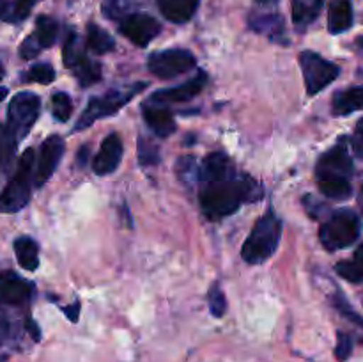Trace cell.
I'll use <instances>...</instances> for the list:
<instances>
[{"mask_svg": "<svg viewBox=\"0 0 363 362\" xmlns=\"http://www.w3.org/2000/svg\"><path fill=\"white\" fill-rule=\"evenodd\" d=\"M121 158H123V141H121L117 133L106 135L103 138L98 155L94 156L92 170L98 176H106V174L113 172L119 167Z\"/></svg>", "mask_w": 363, "mask_h": 362, "instance_id": "obj_16", "label": "cell"}, {"mask_svg": "<svg viewBox=\"0 0 363 362\" xmlns=\"http://www.w3.org/2000/svg\"><path fill=\"white\" fill-rule=\"evenodd\" d=\"M34 297V284L21 279L14 272L0 273V304L4 305H27Z\"/></svg>", "mask_w": 363, "mask_h": 362, "instance_id": "obj_14", "label": "cell"}, {"mask_svg": "<svg viewBox=\"0 0 363 362\" xmlns=\"http://www.w3.org/2000/svg\"><path fill=\"white\" fill-rule=\"evenodd\" d=\"M35 0H14L13 14H11V21H21L28 16V13L34 7Z\"/></svg>", "mask_w": 363, "mask_h": 362, "instance_id": "obj_36", "label": "cell"}, {"mask_svg": "<svg viewBox=\"0 0 363 362\" xmlns=\"http://www.w3.org/2000/svg\"><path fill=\"white\" fill-rule=\"evenodd\" d=\"M53 80H55V70H53L48 62L34 64V66L28 67L27 73L23 75V82H28V84L48 85L52 84Z\"/></svg>", "mask_w": 363, "mask_h": 362, "instance_id": "obj_29", "label": "cell"}, {"mask_svg": "<svg viewBox=\"0 0 363 362\" xmlns=\"http://www.w3.org/2000/svg\"><path fill=\"white\" fill-rule=\"evenodd\" d=\"M351 148L358 158H363V119L358 121L357 128H354V135L351 137Z\"/></svg>", "mask_w": 363, "mask_h": 362, "instance_id": "obj_37", "label": "cell"}, {"mask_svg": "<svg viewBox=\"0 0 363 362\" xmlns=\"http://www.w3.org/2000/svg\"><path fill=\"white\" fill-rule=\"evenodd\" d=\"M199 163L194 156H181L176 162V172L181 183L188 188H195L199 181Z\"/></svg>", "mask_w": 363, "mask_h": 362, "instance_id": "obj_26", "label": "cell"}, {"mask_svg": "<svg viewBox=\"0 0 363 362\" xmlns=\"http://www.w3.org/2000/svg\"><path fill=\"white\" fill-rule=\"evenodd\" d=\"M138 162L142 165H156L160 162V149L158 146L155 144L152 141H149L147 137H140L138 138Z\"/></svg>", "mask_w": 363, "mask_h": 362, "instance_id": "obj_32", "label": "cell"}, {"mask_svg": "<svg viewBox=\"0 0 363 362\" xmlns=\"http://www.w3.org/2000/svg\"><path fill=\"white\" fill-rule=\"evenodd\" d=\"M0 172H2V170H0Z\"/></svg>", "mask_w": 363, "mask_h": 362, "instance_id": "obj_46", "label": "cell"}, {"mask_svg": "<svg viewBox=\"0 0 363 362\" xmlns=\"http://www.w3.org/2000/svg\"><path fill=\"white\" fill-rule=\"evenodd\" d=\"M333 305H335V309L340 312V314L344 316V318L350 319V322L353 323L354 327H358V329H360L363 332V318L360 314H358V312L353 311V307L347 304L346 298L340 297V295H335V297H333Z\"/></svg>", "mask_w": 363, "mask_h": 362, "instance_id": "obj_34", "label": "cell"}, {"mask_svg": "<svg viewBox=\"0 0 363 362\" xmlns=\"http://www.w3.org/2000/svg\"><path fill=\"white\" fill-rule=\"evenodd\" d=\"M335 272L350 283H362L363 280V243L354 251V256L347 261L337 263Z\"/></svg>", "mask_w": 363, "mask_h": 362, "instance_id": "obj_25", "label": "cell"}, {"mask_svg": "<svg viewBox=\"0 0 363 362\" xmlns=\"http://www.w3.org/2000/svg\"><path fill=\"white\" fill-rule=\"evenodd\" d=\"M142 116H144L145 123L151 128L152 133L158 137L167 138L176 131V121H174V114L170 109H167L163 103L156 102H145L142 103Z\"/></svg>", "mask_w": 363, "mask_h": 362, "instance_id": "obj_17", "label": "cell"}, {"mask_svg": "<svg viewBox=\"0 0 363 362\" xmlns=\"http://www.w3.org/2000/svg\"><path fill=\"white\" fill-rule=\"evenodd\" d=\"M57 35H59V25L53 18L50 16H39L35 20V28L20 46V55L21 59L28 60L34 59L35 55H39V52L50 48L53 43L57 41Z\"/></svg>", "mask_w": 363, "mask_h": 362, "instance_id": "obj_12", "label": "cell"}, {"mask_svg": "<svg viewBox=\"0 0 363 362\" xmlns=\"http://www.w3.org/2000/svg\"><path fill=\"white\" fill-rule=\"evenodd\" d=\"M11 14H13V7L9 0H0V20H11Z\"/></svg>", "mask_w": 363, "mask_h": 362, "instance_id": "obj_40", "label": "cell"}, {"mask_svg": "<svg viewBox=\"0 0 363 362\" xmlns=\"http://www.w3.org/2000/svg\"><path fill=\"white\" fill-rule=\"evenodd\" d=\"M87 55L82 46L80 39H78L77 32H69L66 38V43H64V50H62V60H64V66L66 67H73L78 60H82L84 57Z\"/></svg>", "mask_w": 363, "mask_h": 362, "instance_id": "obj_28", "label": "cell"}, {"mask_svg": "<svg viewBox=\"0 0 363 362\" xmlns=\"http://www.w3.org/2000/svg\"><path fill=\"white\" fill-rule=\"evenodd\" d=\"M199 202L209 220L233 215L247 202L262 199L261 183L238 170L233 160L222 151L208 155L199 169Z\"/></svg>", "mask_w": 363, "mask_h": 362, "instance_id": "obj_1", "label": "cell"}, {"mask_svg": "<svg viewBox=\"0 0 363 362\" xmlns=\"http://www.w3.org/2000/svg\"><path fill=\"white\" fill-rule=\"evenodd\" d=\"M145 85H147L145 82H140V84H133L130 85V87L112 89V91L105 92V94L99 96V98H92L91 102H89V105L85 106L84 114L78 117L74 131L85 130V128L91 126L94 121L117 114L126 103H130L131 99H133V96H137L142 89H145Z\"/></svg>", "mask_w": 363, "mask_h": 362, "instance_id": "obj_6", "label": "cell"}, {"mask_svg": "<svg viewBox=\"0 0 363 362\" xmlns=\"http://www.w3.org/2000/svg\"><path fill=\"white\" fill-rule=\"evenodd\" d=\"M206 82H208V75L204 71H199L194 78L186 82L183 85H176V87L170 89H162V91H156L155 94L151 96V102L156 103H183V102H190L191 98L199 94L202 89L206 87Z\"/></svg>", "mask_w": 363, "mask_h": 362, "instance_id": "obj_15", "label": "cell"}, {"mask_svg": "<svg viewBox=\"0 0 363 362\" xmlns=\"http://www.w3.org/2000/svg\"><path fill=\"white\" fill-rule=\"evenodd\" d=\"M25 327H27V330H28V334L32 336V339H34V341L41 339V330H39V327L35 325L34 319L27 318V323H25Z\"/></svg>", "mask_w": 363, "mask_h": 362, "instance_id": "obj_39", "label": "cell"}, {"mask_svg": "<svg viewBox=\"0 0 363 362\" xmlns=\"http://www.w3.org/2000/svg\"><path fill=\"white\" fill-rule=\"evenodd\" d=\"M41 99L34 92H18L13 96L7 109L6 128L16 142L25 138L38 121Z\"/></svg>", "mask_w": 363, "mask_h": 362, "instance_id": "obj_7", "label": "cell"}, {"mask_svg": "<svg viewBox=\"0 0 363 362\" xmlns=\"http://www.w3.org/2000/svg\"><path fill=\"white\" fill-rule=\"evenodd\" d=\"M280 236H282V222L269 209L257 220L254 229L250 231L243 247H241V256L250 265H261L275 254L280 243Z\"/></svg>", "mask_w": 363, "mask_h": 362, "instance_id": "obj_3", "label": "cell"}, {"mask_svg": "<svg viewBox=\"0 0 363 362\" xmlns=\"http://www.w3.org/2000/svg\"><path fill=\"white\" fill-rule=\"evenodd\" d=\"M4 78V67H2V64H0V80H2Z\"/></svg>", "mask_w": 363, "mask_h": 362, "instance_id": "obj_45", "label": "cell"}, {"mask_svg": "<svg viewBox=\"0 0 363 362\" xmlns=\"http://www.w3.org/2000/svg\"><path fill=\"white\" fill-rule=\"evenodd\" d=\"M7 96V89L6 87H0V102Z\"/></svg>", "mask_w": 363, "mask_h": 362, "instance_id": "obj_43", "label": "cell"}, {"mask_svg": "<svg viewBox=\"0 0 363 362\" xmlns=\"http://www.w3.org/2000/svg\"><path fill=\"white\" fill-rule=\"evenodd\" d=\"M16 146L18 142L11 137L6 124L0 123V170L7 169L14 156V151H16Z\"/></svg>", "mask_w": 363, "mask_h": 362, "instance_id": "obj_31", "label": "cell"}, {"mask_svg": "<svg viewBox=\"0 0 363 362\" xmlns=\"http://www.w3.org/2000/svg\"><path fill=\"white\" fill-rule=\"evenodd\" d=\"M208 302H209V309H211V314L216 316V318H222L227 311V298L223 295V291L220 290L218 284H213L209 287L208 293Z\"/></svg>", "mask_w": 363, "mask_h": 362, "instance_id": "obj_33", "label": "cell"}, {"mask_svg": "<svg viewBox=\"0 0 363 362\" xmlns=\"http://www.w3.org/2000/svg\"><path fill=\"white\" fill-rule=\"evenodd\" d=\"M52 114L60 123H66L69 119L71 114H73V102H71V96L67 92L59 91L52 96Z\"/></svg>", "mask_w": 363, "mask_h": 362, "instance_id": "obj_30", "label": "cell"}, {"mask_svg": "<svg viewBox=\"0 0 363 362\" xmlns=\"http://www.w3.org/2000/svg\"><path fill=\"white\" fill-rule=\"evenodd\" d=\"M353 25V6L350 0H333L328 11V31L342 34Z\"/></svg>", "mask_w": 363, "mask_h": 362, "instance_id": "obj_19", "label": "cell"}, {"mask_svg": "<svg viewBox=\"0 0 363 362\" xmlns=\"http://www.w3.org/2000/svg\"><path fill=\"white\" fill-rule=\"evenodd\" d=\"M71 71H73L74 78H77L82 87H91L92 84L101 80V64L96 62V60H91L87 55L82 60H78L71 67Z\"/></svg>", "mask_w": 363, "mask_h": 362, "instance_id": "obj_23", "label": "cell"}, {"mask_svg": "<svg viewBox=\"0 0 363 362\" xmlns=\"http://www.w3.org/2000/svg\"><path fill=\"white\" fill-rule=\"evenodd\" d=\"M62 155H64L62 137H59V135H50L48 138L43 141L41 148H39L38 163H35V176H34L35 187H43V185L50 180V176L55 172Z\"/></svg>", "mask_w": 363, "mask_h": 362, "instance_id": "obj_13", "label": "cell"}, {"mask_svg": "<svg viewBox=\"0 0 363 362\" xmlns=\"http://www.w3.org/2000/svg\"><path fill=\"white\" fill-rule=\"evenodd\" d=\"M11 329H13V327H11L9 318L6 316V312L0 311V344H4L7 339H9Z\"/></svg>", "mask_w": 363, "mask_h": 362, "instance_id": "obj_38", "label": "cell"}, {"mask_svg": "<svg viewBox=\"0 0 363 362\" xmlns=\"http://www.w3.org/2000/svg\"><path fill=\"white\" fill-rule=\"evenodd\" d=\"M353 158L347 148V141L342 138L318 160L315 180L319 190L330 199H347L353 192Z\"/></svg>", "mask_w": 363, "mask_h": 362, "instance_id": "obj_2", "label": "cell"}, {"mask_svg": "<svg viewBox=\"0 0 363 362\" xmlns=\"http://www.w3.org/2000/svg\"><path fill=\"white\" fill-rule=\"evenodd\" d=\"M280 0H254V13L250 14V25L252 31L257 34L266 35L272 41H282L286 43V27H284V20L279 13H277V6Z\"/></svg>", "mask_w": 363, "mask_h": 362, "instance_id": "obj_10", "label": "cell"}, {"mask_svg": "<svg viewBox=\"0 0 363 362\" xmlns=\"http://www.w3.org/2000/svg\"><path fill=\"white\" fill-rule=\"evenodd\" d=\"M351 353H353V337L346 332H337L335 357L339 361H347Z\"/></svg>", "mask_w": 363, "mask_h": 362, "instance_id": "obj_35", "label": "cell"}, {"mask_svg": "<svg viewBox=\"0 0 363 362\" xmlns=\"http://www.w3.org/2000/svg\"><path fill=\"white\" fill-rule=\"evenodd\" d=\"M300 66L303 71L305 87L311 96L318 94L323 89L328 87L333 80L340 75V67L330 62L325 57L315 52H301Z\"/></svg>", "mask_w": 363, "mask_h": 362, "instance_id": "obj_9", "label": "cell"}, {"mask_svg": "<svg viewBox=\"0 0 363 362\" xmlns=\"http://www.w3.org/2000/svg\"><path fill=\"white\" fill-rule=\"evenodd\" d=\"M64 312H66V316L71 319V322H78V312H80V302H74L73 305H67V307L64 309Z\"/></svg>", "mask_w": 363, "mask_h": 362, "instance_id": "obj_41", "label": "cell"}, {"mask_svg": "<svg viewBox=\"0 0 363 362\" xmlns=\"http://www.w3.org/2000/svg\"><path fill=\"white\" fill-rule=\"evenodd\" d=\"M195 66H197V59L190 50L184 48L160 50V52L151 53L147 59L149 71L163 80L179 77V75L194 70Z\"/></svg>", "mask_w": 363, "mask_h": 362, "instance_id": "obj_8", "label": "cell"}, {"mask_svg": "<svg viewBox=\"0 0 363 362\" xmlns=\"http://www.w3.org/2000/svg\"><path fill=\"white\" fill-rule=\"evenodd\" d=\"M156 2L167 20L174 23H184L191 20L201 0H156Z\"/></svg>", "mask_w": 363, "mask_h": 362, "instance_id": "obj_18", "label": "cell"}, {"mask_svg": "<svg viewBox=\"0 0 363 362\" xmlns=\"http://www.w3.org/2000/svg\"><path fill=\"white\" fill-rule=\"evenodd\" d=\"M362 220L353 209H337L319 229V240L326 251H340L360 238Z\"/></svg>", "mask_w": 363, "mask_h": 362, "instance_id": "obj_4", "label": "cell"}, {"mask_svg": "<svg viewBox=\"0 0 363 362\" xmlns=\"http://www.w3.org/2000/svg\"><path fill=\"white\" fill-rule=\"evenodd\" d=\"M32 174H34V149L28 148L21 155L13 177L0 194V212L16 213L25 208L30 199L32 190Z\"/></svg>", "mask_w": 363, "mask_h": 362, "instance_id": "obj_5", "label": "cell"}, {"mask_svg": "<svg viewBox=\"0 0 363 362\" xmlns=\"http://www.w3.org/2000/svg\"><path fill=\"white\" fill-rule=\"evenodd\" d=\"M87 153H89V146H84V148H80V151H78V156H77V163L78 165H85V160H87Z\"/></svg>", "mask_w": 363, "mask_h": 362, "instance_id": "obj_42", "label": "cell"}, {"mask_svg": "<svg viewBox=\"0 0 363 362\" xmlns=\"http://www.w3.org/2000/svg\"><path fill=\"white\" fill-rule=\"evenodd\" d=\"M119 32L137 46H147L162 32V25L156 18L145 13H131L121 20Z\"/></svg>", "mask_w": 363, "mask_h": 362, "instance_id": "obj_11", "label": "cell"}, {"mask_svg": "<svg viewBox=\"0 0 363 362\" xmlns=\"http://www.w3.org/2000/svg\"><path fill=\"white\" fill-rule=\"evenodd\" d=\"M357 110H363V87L344 89L333 96V114L335 116H350Z\"/></svg>", "mask_w": 363, "mask_h": 362, "instance_id": "obj_20", "label": "cell"}, {"mask_svg": "<svg viewBox=\"0 0 363 362\" xmlns=\"http://www.w3.org/2000/svg\"><path fill=\"white\" fill-rule=\"evenodd\" d=\"M87 46L91 52L103 55V53H108L116 48V41H113L112 35L101 28L96 23L87 25Z\"/></svg>", "mask_w": 363, "mask_h": 362, "instance_id": "obj_24", "label": "cell"}, {"mask_svg": "<svg viewBox=\"0 0 363 362\" xmlns=\"http://www.w3.org/2000/svg\"><path fill=\"white\" fill-rule=\"evenodd\" d=\"M137 0H103L101 11L108 20H124L133 13Z\"/></svg>", "mask_w": 363, "mask_h": 362, "instance_id": "obj_27", "label": "cell"}, {"mask_svg": "<svg viewBox=\"0 0 363 362\" xmlns=\"http://www.w3.org/2000/svg\"><path fill=\"white\" fill-rule=\"evenodd\" d=\"M14 252H16V259L20 266L25 270H35L39 266V248L32 238L21 236L14 241Z\"/></svg>", "mask_w": 363, "mask_h": 362, "instance_id": "obj_22", "label": "cell"}, {"mask_svg": "<svg viewBox=\"0 0 363 362\" xmlns=\"http://www.w3.org/2000/svg\"><path fill=\"white\" fill-rule=\"evenodd\" d=\"M323 0H293V21L298 28H305L318 20Z\"/></svg>", "mask_w": 363, "mask_h": 362, "instance_id": "obj_21", "label": "cell"}, {"mask_svg": "<svg viewBox=\"0 0 363 362\" xmlns=\"http://www.w3.org/2000/svg\"><path fill=\"white\" fill-rule=\"evenodd\" d=\"M358 202H360V208H362V212H363V187H362V190H360V195H358Z\"/></svg>", "mask_w": 363, "mask_h": 362, "instance_id": "obj_44", "label": "cell"}]
</instances>
